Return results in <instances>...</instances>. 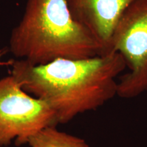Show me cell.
<instances>
[{
  "instance_id": "obj_1",
  "label": "cell",
  "mask_w": 147,
  "mask_h": 147,
  "mask_svg": "<svg viewBox=\"0 0 147 147\" xmlns=\"http://www.w3.org/2000/svg\"><path fill=\"white\" fill-rule=\"evenodd\" d=\"M12 75L23 91L45 102L59 123L97 109L117 95V78L127 67L120 53L82 59L59 58L44 65L11 61Z\"/></svg>"
},
{
  "instance_id": "obj_2",
  "label": "cell",
  "mask_w": 147,
  "mask_h": 147,
  "mask_svg": "<svg viewBox=\"0 0 147 147\" xmlns=\"http://www.w3.org/2000/svg\"><path fill=\"white\" fill-rule=\"evenodd\" d=\"M8 49L16 58L34 65L59 58L82 59L105 54L89 31L74 19L67 0H26Z\"/></svg>"
},
{
  "instance_id": "obj_3",
  "label": "cell",
  "mask_w": 147,
  "mask_h": 147,
  "mask_svg": "<svg viewBox=\"0 0 147 147\" xmlns=\"http://www.w3.org/2000/svg\"><path fill=\"white\" fill-rule=\"evenodd\" d=\"M110 50L122 55L129 69L118 81L117 96L132 99L147 91V0H136L114 29Z\"/></svg>"
},
{
  "instance_id": "obj_4",
  "label": "cell",
  "mask_w": 147,
  "mask_h": 147,
  "mask_svg": "<svg viewBox=\"0 0 147 147\" xmlns=\"http://www.w3.org/2000/svg\"><path fill=\"white\" fill-rule=\"evenodd\" d=\"M58 123L47 103L23 91L12 75L0 79V147L14 139L17 146L27 144L37 132Z\"/></svg>"
},
{
  "instance_id": "obj_5",
  "label": "cell",
  "mask_w": 147,
  "mask_h": 147,
  "mask_svg": "<svg viewBox=\"0 0 147 147\" xmlns=\"http://www.w3.org/2000/svg\"><path fill=\"white\" fill-rule=\"evenodd\" d=\"M71 16L102 46L110 50L113 31L125 10L136 0H67Z\"/></svg>"
},
{
  "instance_id": "obj_6",
  "label": "cell",
  "mask_w": 147,
  "mask_h": 147,
  "mask_svg": "<svg viewBox=\"0 0 147 147\" xmlns=\"http://www.w3.org/2000/svg\"><path fill=\"white\" fill-rule=\"evenodd\" d=\"M27 143L31 147H90L83 139L59 131L56 126L42 129Z\"/></svg>"
},
{
  "instance_id": "obj_7",
  "label": "cell",
  "mask_w": 147,
  "mask_h": 147,
  "mask_svg": "<svg viewBox=\"0 0 147 147\" xmlns=\"http://www.w3.org/2000/svg\"><path fill=\"white\" fill-rule=\"evenodd\" d=\"M6 49H0V66L3 65H8V64H10V62H8V63H4V62H2L1 61V58L3 57V56L4 55H5L6 53Z\"/></svg>"
}]
</instances>
